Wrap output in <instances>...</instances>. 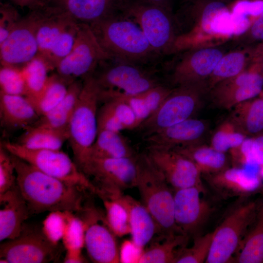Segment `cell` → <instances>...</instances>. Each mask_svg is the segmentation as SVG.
I'll return each instance as SVG.
<instances>
[{
	"mask_svg": "<svg viewBox=\"0 0 263 263\" xmlns=\"http://www.w3.org/2000/svg\"><path fill=\"white\" fill-rule=\"evenodd\" d=\"M51 7L88 24L123 14L132 0H47Z\"/></svg>",
	"mask_w": 263,
	"mask_h": 263,
	"instance_id": "obj_21",
	"label": "cell"
},
{
	"mask_svg": "<svg viewBox=\"0 0 263 263\" xmlns=\"http://www.w3.org/2000/svg\"><path fill=\"white\" fill-rule=\"evenodd\" d=\"M10 154L15 167L17 185L31 215L54 211L79 213L84 209L86 190L47 175Z\"/></svg>",
	"mask_w": 263,
	"mask_h": 263,
	"instance_id": "obj_1",
	"label": "cell"
},
{
	"mask_svg": "<svg viewBox=\"0 0 263 263\" xmlns=\"http://www.w3.org/2000/svg\"><path fill=\"white\" fill-rule=\"evenodd\" d=\"M79 22L74 21L59 35L53 44L45 60L51 70L56 69L59 63L71 51L74 46Z\"/></svg>",
	"mask_w": 263,
	"mask_h": 263,
	"instance_id": "obj_41",
	"label": "cell"
},
{
	"mask_svg": "<svg viewBox=\"0 0 263 263\" xmlns=\"http://www.w3.org/2000/svg\"><path fill=\"white\" fill-rule=\"evenodd\" d=\"M39 8L21 18L6 38L0 43L1 66L22 68L38 54L37 32L44 14Z\"/></svg>",
	"mask_w": 263,
	"mask_h": 263,
	"instance_id": "obj_13",
	"label": "cell"
},
{
	"mask_svg": "<svg viewBox=\"0 0 263 263\" xmlns=\"http://www.w3.org/2000/svg\"><path fill=\"white\" fill-rule=\"evenodd\" d=\"M137 160L138 173L135 187L141 202L156 223L157 237L163 238L182 234L175 222L174 190L147 154L138 155Z\"/></svg>",
	"mask_w": 263,
	"mask_h": 263,
	"instance_id": "obj_3",
	"label": "cell"
},
{
	"mask_svg": "<svg viewBox=\"0 0 263 263\" xmlns=\"http://www.w3.org/2000/svg\"><path fill=\"white\" fill-rule=\"evenodd\" d=\"M245 35L252 42L263 41V13L254 21L248 30L243 36Z\"/></svg>",
	"mask_w": 263,
	"mask_h": 263,
	"instance_id": "obj_50",
	"label": "cell"
},
{
	"mask_svg": "<svg viewBox=\"0 0 263 263\" xmlns=\"http://www.w3.org/2000/svg\"><path fill=\"white\" fill-rule=\"evenodd\" d=\"M62 248L52 243L41 227L24 223L20 234L0 244V263H46L59 258Z\"/></svg>",
	"mask_w": 263,
	"mask_h": 263,
	"instance_id": "obj_12",
	"label": "cell"
},
{
	"mask_svg": "<svg viewBox=\"0 0 263 263\" xmlns=\"http://www.w3.org/2000/svg\"><path fill=\"white\" fill-rule=\"evenodd\" d=\"M188 239L180 233L152 239L150 245L144 250L139 263H175L179 249L187 245Z\"/></svg>",
	"mask_w": 263,
	"mask_h": 263,
	"instance_id": "obj_35",
	"label": "cell"
},
{
	"mask_svg": "<svg viewBox=\"0 0 263 263\" xmlns=\"http://www.w3.org/2000/svg\"><path fill=\"white\" fill-rule=\"evenodd\" d=\"M181 53H183L171 68L170 81L175 87L206 84L216 64L225 53L218 46L192 49Z\"/></svg>",
	"mask_w": 263,
	"mask_h": 263,
	"instance_id": "obj_15",
	"label": "cell"
},
{
	"mask_svg": "<svg viewBox=\"0 0 263 263\" xmlns=\"http://www.w3.org/2000/svg\"><path fill=\"white\" fill-rule=\"evenodd\" d=\"M262 75L263 76V62H262Z\"/></svg>",
	"mask_w": 263,
	"mask_h": 263,
	"instance_id": "obj_58",
	"label": "cell"
},
{
	"mask_svg": "<svg viewBox=\"0 0 263 263\" xmlns=\"http://www.w3.org/2000/svg\"><path fill=\"white\" fill-rule=\"evenodd\" d=\"M228 119L247 137L263 133V92L231 110Z\"/></svg>",
	"mask_w": 263,
	"mask_h": 263,
	"instance_id": "obj_27",
	"label": "cell"
},
{
	"mask_svg": "<svg viewBox=\"0 0 263 263\" xmlns=\"http://www.w3.org/2000/svg\"><path fill=\"white\" fill-rule=\"evenodd\" d=\"M213 231L204 235H198L194 238L193 243L190 247L186 245L178 250L175 263H203L208 257Z\"/></svg>",
	"mask_w": 263,
	"mask_h": 263,
	"instance_id": "obj_43",
	"label": "cell"
},
{
	"mask_svg": "<svg viewBox=\"0 0 263 263\" xmlns=\"http://www.w3.org/2000/svg\"><path fill=\"white\" fill-rule=\"evenodd\" d=\"M209 129L205 120L191 118L146 136L148 148L173 150L202 143Z\"/></svg>",
	"mask_w": 263,
	"mask_h": 263,
	"instance_id": "obj_20",
	"label": "cell"
},
{
	"mask_svg": "<svg viewBox=\"0 0 263 263\" xmlns=\"http://www.w3.org/2000/svg\"><path fill=\"white\" fill-rule=\"evenodd\" d=\"M246 137L228 118L216 129L209 145L219 151L226 153L239 146Z\"/></svg>",
	"mask_w": 263,
	"mask_h": 263,
	"instance_id": "obj_42",
	"label": "cell"
},
{
	"mask_svg": "<svg viewBox=\"0 0 263 263\" xmlns=\"http://www.w3.org/2000/svg\"><path fill=\"white\" fill-rule=\"evenodd\" d=\"M208 93L205 84L175 87L154 113L138 128L147 136L193 118Z\"/></svg>",
	"mask_w": 263,
	"mask_h": 263,
	"instance_id": "obj_10",
	"label": "cell"
},
{
	"mask_svg": "<svg viewBox=\"0 0 263 263\" xmlns=\"http://www.w3.org/2000/svg\"><path fill=\"white\" fill-rule=\"evenodd\" d=\"M0 241L13 239L20 233L31 215L17 185L0 194Z\"/></svg>",
	"mask_w": 263,
	"mask_h": 263,
	"instance_id": "obj_23",
	"label": "cell"
},
{
	"mask_svg": "<svg viewBox=\"0 0 263 263\" xmlns=\"http://www.w3.org/2000/svg\"><path fill=\"white\" fill-rule=\"evenodd\" d=\"M82 250L80 249H66L64 263H82L87 262L82 254Z\"/></svg>",
	"mask_w": 263,
	"mask_h": 263,
	"instance_id": "obj_51",
	"label": "cell"
},
{
	"mask_svg": "<svg viewBox=\"0 0 263 263\" xmlns=\"http://www.w3.org/2000/svg\"><path fill=\"white\" fill-rule=\"evenodd\" d=\"M66 222L65 211H51L43 221L41 229L52 243L58 245L59 241L62 240Z\"/></svg>",
	"mask_w": 263,
	"mask_h": 263,
	"instance_id": "obj_46",
	"label": "cell"
},
{
	"mask_svg": "<svg viewBox=\"0 0 263 263\" xmlns=\"http://www.w3.org/2000/svg\"><path fill=\"white\" fill-rule=\"evenodd\" d=\"M24 78L26 95L30 100L37 98L48 81L51 70L46 60L39 55L21 68Z\"/></svg>",
	"mask_w": 263,
	"mask_h": 263,
	"instance_id": "obj_38",
	"label": "cell"
},
{
	"mask_svg": "<svg viewBox=\"0 0 263 263\" xmlns=\"http://www.w3.org/2000/svg\"><path fill=\"white\" fill-rule=\"evenodd\" d=\"M21 18L17 10L7 4L0 8V43H2L15 28Z\"/></svg>",
	"mask_w": 263,
	"mask_h": 263,
	"instance_id": "obj_48",
	"label": "cell"
},
{
	"mask_svg": "<svg viewBox=\"0 0 263 263\" xmlns=\"http://www.w3.org/2000/svg\"><path fill=\"white\" fill-rule=\"evenodd\" d=\"M261 202L249 201L237 206L226 215L213 231L214 234L206 263L232 262L249 228L257 219Z\"/></svg>",
	"mask_w": 263,
	"mask_h": 263,
	"instance_id": "obj_5",
	"label": "cell"
},
{
	"mask_svg": "<svg viewBox=\"0 0 263 263\" xmlns=\"http://www.w3.org/2000/svg\"><path fill=\"white\" fill-rule=\"evenodd\" d=\"M253 61L263 60V41L252 48Z\"/></svg>",
	"mask_w": 263,
	"mask_h": 263,
	"instance_id": "obj_53",
	"label": "cell"
},
{
	"mask_svg": "<svg viewBox=\"0 0 263 263\" xmlns=\"http://www.w3.org/2000/svg\"><path fill=\"white\" fill-rule=\"evenodd\" d=\"M149 3L170 8V2L171 0H144Z\"/></svg>",
	"mask_w": 263,
	"mask_h": 263,
	"instance_id": "obj_54",
	"label": "cell"
},
{
	"mask_svg": "<svg viewBox=\"0 0 263 263\" xmlns=\"http://www.w3.org/2000/svg\"><path fill=\"white\" fill-rule=\"evenodd\" d=\"M79 213L86 225L85 246L91 261L96 263H120L116 236L108 225L105 215L87 205Z\"/></svg>",
	"mask_w": 263,
	"mask_h": 263,
	"instance_id": "obj_16",
	"label": "cell"
},
{
	"mask_svg": "<svg viewBox=\"0 0 263 263\" xmlns=\"http://www.w3.org/2000/svg\"><path fill=\"white\" fill-rule=\"evenodd\" d=\"M258 172H259L260 177H261L262 180L263 181V166L260 167Z\"/></svg>",
	"mask_w": 263,
	"mask_h": 263,
	"instance_id": "obj_56",
	"label": "cell"
},
{
	"mask_svg": "<svg viewBox=\"0 0 263 263\" xmlns=\"http://www.w3.org/2000/svg\"><path fill=\"white\" fill-rule=\"evenodd\" d=\"M210 187L223 198H246L263 191L259 172L245 167H229L218 173L204 175Z\"/></svg>",
	"mask_w": 263,
	"mask_h": 263,
	"instance_id": "obj_19",
	"label": "cell"
},
{
	"mask_svg": "<svg viewBox=\"0 0 263 263\" xmlns=\"http://www.w3.org/2000/svg\"><path fill=\"white\" fill-rule=\"evenodd\" d=\"M66 225L62 239L64 248L82 249L85 246L86 225L75 212L66 211Z\"/></svg>",
	"mask_w": 263,
	"mask_h": 263,
	"instance_id": "obj_44",
	"label": "cell"
},
{
	"mask_svg": "<svg viewBox=\"0 0 263 263\" xmlns=\"http://www.w3.org/2000/svg\"><path fill=\"white\" fill-rule=\"evenodd\" d=\"M147 156L173 190L196 187L205 191L194 164L175 150L148 148Z\"/></svg>",
	"mask_w": 263,
	"mask_h": 263,
	"instance_id": "obj_18",
	"label": "cell"
},
{
	"mask_svg": "<svg viewBox=\"0 0 263 263\" xmlns=\"http://www.w3.org/2000/svg\"><path fill=\"white\" fill-rule=\"evenodd\" d=\"M83 82L76 80L71 83L62 100L53 109L40 117L34 125L68 130V125L76 106Z\"/></svg>",
	"mask_w": 263,
	"mask_h": 263,
	"instance_id": "obj_31",
	"label": "cell"
},
{
	"mask_svg": "<svg viewBox=\"0 0 263 263\" xmlns=\"http://www.w3.org/2000/svg\"><path fill=\"white\" fill-rule=\"evenodd\" d=\"M99 197L105 208L106 223L113 233L118 237L130 234L129 216L126 207L113 198L105 195Z\"/></svg>",
	"mask_w": 263,
	"mask_h": 263,
	"instance_id": "obj_40",
	"label": "cell"
},
{
	"mask_svg": "<svg viewBox=\"0 0 263 263\" xmlns=\"http://www.w3.org/2000/svg\"><path fill=\"white\" fill-rule=\"evenodd\" d=\"M116 199L127 209L131 226V240L138 246L144 247L157 234L156 223L145 206L123 192H102L99 195Z\"/></svg>",
	"mask_w": 263,
	"mask_h": 263,
	"instance_id": "obj_22",
	"label": "cell"
},
{
	"mask_svg": "<svg viewBox=\"0 0 263 263\" xmlns=\"http://www.w3.org/2000/svg\"><path fill=\"white\" fill-rule=\"evenodd\" d=\"M205 191L196 187L174 190L175 222L181 233L189 238L198 235L213 212L209 203L201 197Z\"/></svg>",
	"mask_w": 263,
	"mask_h": 263,
	"instance_id": "obj_17",
	"label": "cell"
},
{
	"mask_svg": "<svg viewBox=\"0 0 263 263\" xmlns=\"http://www.w3.org/2000/svg\"><path fill=\"white\" fill-rule=\"evenodd\" d=\"M175 150L190 160L202 175L213 174L229 167L226 154L203 143L176 149Z\"/></svg>",
	"mask_w": 263,
	"mask_h": 263,
	"instance_id": "obj_28",
	"label": "cell"
},
{
	"mask_svg": "<svg viewBox=\"0 0 263 263\" xmlns=\"http://www.w3.org/2000/svg\"><path fill=\"white\" fill-rule=\"evenodd\" d=\"M136 156L133 149L120 132L101 130L98 132L92 146L90 160L94 158H118Z\"/></svg>",
	"mask_w": 263,
	"mask_h": 263,
	"instance_id": "obj_33",
	"label": "cell"
},
{
	"mask_svg": "<svg viewBox=\"0 0 263 263\" xmlns=\"http://www.w3.org/2000/svg\"><path fill=\"white\" fill-rule=\"evenodd\" d=\"M25 130L17 143L29 149L59 150L68 139V130L34 125Z\"/></svg>",
	"mask_w": 263,
	"mask_h": 263,
	"instance_id": "obj_32",
	"label": "cell"
},
{
	"mask_svg": "<svg viewBox=\"0 0 263 263\" xmlns=\"http://www.w3.org/2000/svg\"><path fill=\"white\" fill-rule=\"evenodd\" d=\"M138 155L118 158L91 159L84 173L93 179L97 191H120L136 187Z\"/></svg>",
	"mask_w": 263,
	"mask_h": 263,
	"instance_id": "obj_14",
	"label": "cell"
},
{
	"mask_svg": "<svg viewBox=\"0 0 263 263\" xmlns=\"http://www.w3.org/2000/svg\"><path fill=\"white\" fill-rule=\"evenodd\" d=\"M39 118L27 96L0 92V121L3 127L25 130L34 125Z\"/></svg>",
	"mask_w": 263,
	"mask_h": 263,
	"instance_id": "obj_24",
	"label": "cell"
},
{
	"mask_svg": "<svg viewBox=\"0 0 263 263\" xmlns=\"http://www.w3.org/2000/svg\"><path fill=\"white\" fill-rule=\"evenodd\" d=\"M103 49L112 58L142 65L159 56L139 25L123 14L89 24Z\"/></svg>",
	"mask_w": 263,
	"mask_h": 263,
	"instance_id": "obj_2",
	"label": "cell"
},
{
	"mask_svg": "<svg viewBox=\"0 0 263 263\" xmlns=\"http://www.w3.org/2000/svg\"><path fill=\"white\" fill-rule=\"evenodd\" d=\"M37 32L38 55L44 59L61 33L75 21L66 14L48 7Z\"/></svg>",
	"mask_w": 263,
	"mask_h": 263,
	"instance_id": "obj_30",
	"label": "cell"
},
{
	"mask_svg": "<svg viewBox=\"0 0 263 263\" xmlns=\"http://www.w3.org/2000/svg\"><path fill=\"white\" fill-rule=\"evenodd\" d=\"M113 59L103 49L89 24L79 23L73 48L56 68L57 74L69 84L93 74L103 61Z\"/></svg>",
	"mask_w": 263,
	"mask_h": 263,
	"instance_id": "obj_11",
	"label": "cell"
},
{
	"mask_svg": "<svg viewBox=\"0 0 263 263\" xmlns=\"http://www.w3.org/2000/svg\"><path fill=\"white\" fill-rule=\"evenodd\" d=\"M171 90L172 89L160 84L143 93L121 100L126 101L133 110L138 128L154 113Z\"/></svg>",
	"mask_w": 263,
	"mask_h": 263,
	"instance_id": "obj_34",
	"label": "cell"
},
{
	"mask_svg": "<svg viewBox=\"0 0 263 263\" xmlns=\"http://www.w3.org/2000/svg\"><path fill=\"white\" fill-rule=\"evenodd\" d=\"M230 161L233 167L263 166V133L247 137L238 147L230 150Z\"/></svg>",
	"mask_w": 263,
	"mask_h": 263,
	"instance_id": "obj_37",
	"label": "cell"
},
{
	"mask_svg": "<svg viewBox=\"0 0 263 263\" xmlns=\"http://www.w3.org/2000/svg\"><path fill=\"white\" fill-rule=\"evenodd\" d=\"M220 0L225 2L226 3H228L229 2H231V1H233L234 0Z\"/></svg>",
	"mask_w": 263,
	"mask_h": 263,
	"instance_id": "obj_57",
	"label": "cell"
},
{
	"mask_svg": "<svg viewBox=\"0 0 263 263\" xmlns=\"http://www.w3.org/2000/svg\"><path fill=\"white\" fill-rule=\"evenodd\" d=\"M257 220L263 223V203H261L260 207Z\"/></svg>",
	"mask_w": 263,
	"mask_h": 263,
	"instance_id": "obj_55",
	"label": "cell"
},
{
	"mask_svg": "<svg viewBox=\"0 0 263 263\" xmlns=\"http://www.w3.org/2000/svg\"><path fill=\"white\" fill-rule=\"evenodd\" d=\"M238 263H263V223L256 221L245 238L238 255L233 262Z\"/></svg>",
	"mask_w": 263,
	"mask_h": 263,
	"instance_id": "obj_39",
	"label": "cell"
},
{
	"mask_svg": "<svg viewBox=\"0 0 263 263\" xmlns=\"http://www.w3.org/2000/svg\"><path fill=\"white\" fill-rule=\"evenodd\" d=\"M69 85L57 73L49 75L42 92L35 99L30 100L40 117L50 111L62 100Z\"/></svg>",
	"mask_w": 263,
	"mask_h": 263,
	"instance_id": "obj_36",
	"label": "cell"
},
{
	"mask_svg": "<svg viewBox=\"0 0 263 263\" xmlns=\"http://www.w3.org/2000/svg\"><path fill=\"white\" fill-rule=\"evenodd\" d=\"M263 92V77L246 84L221 81L208 92L211 100L217 107L231 110L236 105L260 95Z\"/></svg>",
	"mask_w": 263,
	"mask_h": 263,
	"instance_id": "obj_25",
	"label": "cell"
},
{
	"mask_svg": "<svg viewBox=\"0 0 263 263\" xmlns=\"http://www.w3.org/2000/svg\"><path fill=\"white\" fill-rule=\"evenodd\" d=\"M111 61L94 75L99 89V102L123 99L160 84L142 65L114 58Z\"/></svg>",
	"mask_w": 263,
	"mask_h": 263,
	"instance_id": "obj_7",
	"label": "cell"
},
{
	"mask_svg": "<svg viewBox=\"0 0 263 263\" xmlns=\"http://www.w3.org/2000/svg\"><path fill=\"white\" fill-rule=\"evenodd\" d=\"M252 62V48H244L225 53L206 82L208 91L218 83L240 74Z\"/></svg>",
	"mask_w": 263,
	"mask_h": 263,
	"instance_id": "obj_29",
	"label": "cell"
},
{
	"mask_svg": "<svg viewBox=\"0 0 263 263\" xmlns=\"http://www.w3.org/2000/svg\"><path fill=\"white\" fill-rule=\"evenodd\" d=\"M81 93L68 127V139L74 160L83 172L90 161L98 133L97 114L99 89L93 74L83 78Z\"/></svg>",
	"mask_w": 263,
	"mask_h": 263,
	"instance_id": "obj_4",
	"label": "cell"
},
{
	"mask_svg": "<svg viewBox=\"0 0 263 263\" xmlns=\"http://www.w3.org/2000/svg\"><path fill=\"white\" fill-rule=\"evenodd\" d=\"M1 145L10 153L46 174L96 194V188L92 181L80 170L75 161L60 150H32L18 143L10 142Z\"/></svg>",
	"mask_w": 263,
	"mask_h": 263,
	"instance_id": "obj_9",
	"label": "cell"
},
{
	"mask_svg": "<svg viewBox=\"0 0 263 263\" xmlns=\"http://www.w3.org/2000/svg\"><path fill=\"white\" fill-rule=\"evenodd\" d=\"M0 88V92L4 94L26 96V85L21 68L1 66Z\"/></svg>",
	"mask_w": 263,
	"mask_h": 263,
	"instance_id": "obj_45",
	"label": "cell"
},
{
	"mask_svg": "<svg viewBox=\"0 0 263 263\" xmlns=\"http://www.w3.org/2000/svg\"><path fill=\"white\" fill-rule=\"evenodd\" d=\"M123 14L139 25L157 54H171L178 27L170 8L144 0H132Z\"/></svg>",
	"mask_w": 263,
	"mask_h": 263,
	"instance_id": "obj_8",
	"label": "cell"
},
{
	"mask_svg": "<svg viewBox=\"0 0 263 263\" xmlns=\"http://www.w3.org/2000/svg\"><path fill=\"white\" fill-rule=\"evenodd\" d=\"M16 184V169L11 154L0 144V194L7 191Z\"/></svg>",
	"mask_w": 263,
	"mask_h": 263,
	"instance_id": "obj_47",
	"label": "cell"
},
{
	"mask_svg": "<svg viewBox=\"0 0 263 263\" xmlns=\"http://www.w3.org/2000/svg\"><path fill=\"white\" fill-rule=\"evenodd\" d=\"M98 132L107 130L120 132L138 127L135 114L124 100L111 99L103 102L97 111Z\"/></svg>",
	"mask_w": 263,
	"mask_h": 263,
	"instance_id": "obj_26",
	"label": "cell"
},
{
	"mask_svg": "<svg viewBox=\"0 0 263 263\" xmlns=\"http://www.w3.org/2000/svg\"><path fill=\"white\" fill-rule=\"evenodd\" d=\"M144 250L132 240L124 241L119 247L120 263H139Z\"/></svg>",
	"mask_w": 263,
	"mask_h": 263,
	"instance_id": "obj_49",
	"label": "cell"
},
{
	"mask_svg": "<svg viewBox=\"0 0 263 263\" xmlns=\"http://www.w3.org/2000/svg\"><path fill=\"white\" fill-rule=\"evenodd\" d=\"M228 8L220 0H191L185 9L187 29L177 36L171 54L187 50L216 47L223 43L214 30L217 16Z\"/></svg>",
	"mask_w": 263,
	"mask_h": 263,
	"instance_id": "obj_6",
	"label": "cell"
},
{
	"mask_svg": "<svg viewBox=\"0 0 263 263\" xmlns=\"http://www.w3.org/2000/svg\"><path fill=\"white\" fill-rule=\"evenodd\" d=\"M21 7H28L35 9L42 7L44 3L41 0H13Z\"/></svg>",
	"mask_w": 263,
	"mask_h": 263,
	"instance_id": "obj_52",
	"label": "cell"
}]
</instances>
